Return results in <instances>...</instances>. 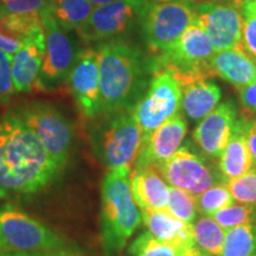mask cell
<instances>
[{"instance_id":"8fae6325","label":"cell","mask_w":256,"mask_h":256,"mask_svg":"<svg viewBox=\"0 0 256 256\" xmlns=\"http://www.w3.org/2000/svg\"><path fill=\"white\" fill-rule=\"evenodd\" d=\"M156 168L170 186L182 188L192 196H197L216 184L226 183L222 174L188 146L179 147L174 156Z\"/></svg>"},{"instance_id":"7402d4cb","label":"cell","mask_w":256,"mask_h":256,"mask_svg":"<svg viewBox=\"0 0 256 256\" xmlns=\"http://www.w3.org/2000/svg\"><path fill=\"white\" fill-rule=\"evenodd\" d=\"M252 168H254V164H252L250 151L246 142L241 120H238L228 145L220 156V174L226 182L241 177Z\"/></svg>"},{"instance_id":"ac0fdd59","label":"cell","mask_w":256,"mask_h":256,"mask_svg":"<svg viewBox=\"0 0 256 256\" xmlns=\"http://www.w3.org/2000/svg\"><path fill=\"white\" fill-rule=\"evenodd\" d=\"M134 202L142 210H166L170 186L156 165L133 168L130 174Z\"/></svg>"},{"instance_id":"44dd1931","label":"cell","mask_w":256,"mask_h":256,"mask_svg":"<svg viewBox=\"0 0 256 256\" xmlns=\"http://www.w3.org/2000/svg\"><path fill=\"white\" fill-rule=\"evenodd\" d=\"M222 92L215 82L196 78L185 83L182 95V110L188 119L200 121L220 104Z\"/></svg>"},{"instance_id":"ab89813d","label":"cell","mask_w":256,"mask_h":256,"mask_svg":"<svg viewBox=\"0 0 256 256\" xmlns=\"http://www.w3.org/2000/svg\"><path fill=\"white\" fill-rule=\"evenodd\" d=\"M144 2H146L147 5H152V4H162V2H172V0H142Z\"/></svg>"},{"instance_id":"5b68a950","label":"cell","mask_w":256,"mask_h":256,"mask_svg":"<svg viewBox=\"0 0 256 256\" xmlns=\"http://www.w3.org/2000/svg\"><path fill=\"white\" fill-rule=\"evenodd\" d=\"M183 84L170 66L153 70L145 94L133 107L134 119L142 130V140L182 110Z\"/></svg>"},{"instance_id":"7a4b0ae2","label":"cell","mask_w":256,"mask_h":256,"mask_svg":"<svg viewBox=\"0 0 256 256\" xmlns=\"http://www.w3.org/2000/svg\"><path fill=\"white\" fill-rule=\"evenodd\" d=\"M98 51L101 107L107 114L132 110L147 86L150 66L136 46L122 40L102 43Z\"/></svg>"},{"instance_id":"5bb4252c","label":"cell","mask_w":256,"mask_h":256,"mask_svg":"<svg viewBox=\"0 0 256 256\" xmlns=\"http://www.w3.org/2000/svg\"><path fill=\"white\" fill-rule=\"evenodd\" d=\"M66 78L82 114L87 118L98 116L102 112L98 51H80Z\"/></svg>"},{"instance_id":"30bf717a","label":"cell","mask_w":256,"mask_h":256,"mask_svg":"<svg viewBox=\"0 0 256 256\" xmlns=\"http://www.w3.org/2000/svg\"><path fill=\"white\" fill-rule=\"evenodd\" d=\"M194 19L212 40L215 51L244 48L238 0H194Z\"/></svg>"},{"instance_id":"f35d334b","label":"cell","mask_w":256,"mask_h":256,"mask_svg":"<svg viewBox=\"0 0 256 256\" xmlns=\"http://www.w3.org/2000/svg\"><path fill=\"white\" fill-rule=\"evenodd\" d=\"M118 2V0H90L92 6H95V8L106 5V4H110V2Z\"/></svg>"},{"instance_id":"4dcf8cb0","label":"cell","mask_w":256,"mask_h":256,"mask_svg":"<svg viewBox=\"0 0 256 256\" xmlns=\"http://www.w3.org/2000/svg\"><path fill=\"white\" fill-rule=\"evenodd\" d=\"M242 16V42L256 62V0H238Z\"/></svg>"},{"instance_id":"8992f818","label":"cell","mask_w":256,"mask_h":256,"mask_svg":"<svg viewBox=\"0 0 256 256\" xmlns=\"http://www.w3.org/2000/svg\"><path fill=\"white\" fill-rule=\"evenodd\" d=\"M0 242L8 252L66 255L58 235L11 206L0 208Z\"/></svg>"},{"instance_id":"b9f144b4","label":"cell","mask_w":256,"mask_h":256,"mask_svg":"<svg viewBox=\"0 0 256 256\" xmlns=\"http://www.w3.org/2000/svg\"><path fill=\"white\" fill-rule=\"evenodd\" d=\"M4 248H2V242H0V256H2V254H4Z\"/></svg>"},{"instance_id":"60d3db41","label":"cell","mask_w":256,"mask_h":256,"mask_svg":"<svg viewBox=\"0 0 256 256\" xmlns=\"http://www.w3.org/2000/svg\"><path fill=\"white\" fill-rule=\"evenodd\" d=\"M4 14V8H2V0H0V16Z\"/></svg>"},{"instance_id":"603a6c76","label":"cell","mask_w":256,"mask_h":256,"mask_svg":"<svg viewBox=\"0 0 256 256\" xmlns=\"http://www.w3.org/2000/svg\"><path fill=\"white\" fill-rule=\"evenodd\" d=\"M51 16L66 31H78L94 11L90 0H56L49 5Z\"/></svg>"},{"instance_id":"2e32d148","label":"cell","mask_w":256,"mask_h":256,"mask_svg":"<svg viewBox=\"0 0 256 256\" xmlns=\"http://www.w3.org/2000/svg\"><path fill=\"white\" fill-rule=\"evenodd\" d=\"M46 52V38L42 24L24 37L23 43L12 57L11 72L14 92H28L40 86L42 64Z\"/></svg>"},{"instance_id":"6da1fadb","label":"cell","mask_w":256,"mask_h":256,"mask_svg":"<svg viewBox=\"0 0 256 256\" xmlns=\"http://www.w3.org/2000/svg\"><path fill=\"white\" fill-rule=\"evenodd\" d=\"M58 170L19 114L0 115V197L37 192Z\"/></svg>"},{"instance_id":"52a82bcc","label":"cell","mask_w":256,"mask_h":256,"mask_svg":"<svg viewBox=\"0 0 256 256\" xmlns=\"http://www.w3.org/2000/svg\"><path fill=\"white\" fill-rule=\"evenodd\" d=\"M214 54L215 48L212 40L194 19L174 46L158 57L153 64V70L160 66H170L184 86L192 80L214 76L210 69V60Z\"/></svg>"},{"instance_id":"8d00e7d4","label":"cell","mask_w":256,"mask_h":256,"mask_svg":"<svg viewBox=\"0 0 256 256\" xmlns=\"http://www.w3.org/2000/svg\"><path fill=\"white\" fill-rule=\"evenodd\" d=\"M2 256H66V255H57V254H42V252H5Z\"/></svg>"},{"instance_id":"e575fe53","label":"cell","mask_w":256,"mask_h":256,"mask_svg":"<svg viewBox=\"0 0 256 256\" xmlns=\"http://www.w3.org/2000/svg\"><path fill=\"white\" fill-rule=\"evenodd\" d=\"M241 124L252 158V164L256 168V119H242Z\"/></svg>"},{"instance_id":"4fadbf2b","label":"cell","mask_w":256,"mask_h":256,"mask_svg":"<svg viewBox=\"0 0 256 256\" xmlns=\"http://www.w3.org/2000/svg\"><path fill=\"white\" fill-rule=\"evenodd\" d=\"M42 26L46 38V52L42 64L40 86L56 84L68 78L75 63V44L69 37L68 31L60 28L49 11V6L42 12Z\"/></svg>"},{"instance_id":"f1b7e54d","label":"cell","mask_w":256,"mask_h":256,"mask_svg":"<svg viewBox=\"0 0 256 256\" xmlns=\"http://www.w3.org/2000/svg\"><path fill=\"white\" fill-rule=\"evenodd\" d=\"M211 217L223 229L228 230L241 224L256 222V206L250 204L234 203L232 206L218 210Z\"/></svg>"},{"instance_id":"d6986e66","label":"cell","mask_w":256,"mask_h":256,"mask_svg":"<svg viewBox=\"0 0 256 256\" xmlns=\"http://www.w3.org/2000/svg\"><path fill=\"white\" fill-rule=\"evenodd\" d=\"M142 222L154 238L174 246L178 250L196 247L194 224L178 220L168 210H142Z\"/></svg>"},{"instance_id":"83f0119b","label":"cell","mask_w":256,"mask_h":256,"mask_svg":"<svg viewBox=\"0 0 256 256\" xmlns=\"http://www.w3.org/2000/svg\"><path fill=\"white\" fill-rule=\"evenodd\" d=\"M166 210L185 223L194 224L197 220V208L194 203V196L182 188L170 186Z\"/></svg>"},{"instance_id":"ffe728a7","label":"cell","mask_w":256,"mask_h":256,"mask_svg":"<svg viewBox=\"0 0 256 256\" xmlns=\"http://www.w3.org/2000/svg\"><path fill=\"white\" fill-rule=\"evenodd\" d=\"M214 76H218L236 88L256 82V62L244 48L215 51L210 60Z\"/></svg>"},{"instance_id":"74e56055","label":"cell","mask_w":256,"mask_h":256,"mask_svg":"<svg viewBox=\"0 0 256 256\" xmlns=\"http://www.w3.org/2000/svg\"><path fill=\"white\" fill-rule=\"evenodd\" d=\"M180 256H209L206 254V252H204L202 249H200L197 247H192L190 249H186V250H184L182 252Z\"/></svg>"},{"instance_id":"836d02e7","label":"cell","mask_w":256,"mask_h":256,"mask_svg":"<svg viewBox=\"0 0 256 256\" xmlns=\"http://www.w3.org/2000/svg\"><path fill=\"white\" fill-rule=\"evenodd\" d=\"M12 56L0 50V104H5L14 92L11 72Z\"/></svg>"},{"instance_id":"f546056e","label":"cell","mask_w":256,"mask_h":256,"mask_svg":"<svg viewBox=\"0 0 256 256\" xmlns=\"http://www.w3.org/2000/svg\"><path fill=\"white\" fill-rule=\"evenodd\" d=\"M26 36L23 28L11 14L0 16V50L8 55H14Z\"/></svg>"},{"instance_id":"3957f363","label":"cell","mask_w":256,"mask_h":256,"mask_svg":"<svg viewBox=\"0 0 256 256\" xmlns=\"http://www.w3.org/2000/svg\"><path fill=\"white\" fill-rule=\"evenodd\" d=\"M142 223L130 176L107 172L101 188V244L106 254H119Z\"/></svg>"},{"instance_id":"7bdbcfd3","label":"cell","mask_w":256,"mask_h":256,"mask_svg":"<svg viewBox=\"0 0 256 256\" xmlns=\"http://www.w3.org/2000/svg\"><path fill=\"white\" fill-rule=\"evenodd\" d=\"M46 2L48 5H51V4H54V2H55L56 0H46Z\"/></svg>"},{"instance_id":"277c9868","label":"cell","mask_w":256,"mask_h":256,"mask_svg":"<svg viewBox=\"0 0 256 256\" xmlns=\"http://www.w3.org/2000/svg\"><path fill=\"white\" fill-rule=\"evenodd\" d=\"M96 142L98 153L108 172L130 176L142 145V130L132 110L110 114Z\"/></svg>"},{"instance_id":"1f68e13d","label":"cell","mask_w":256,"mask_h":256,"mask_svg":"<svg viewBox=\"0 0 256 256\" xmlns=\"http://www.w3.org/2000/svg\"><path fill=\"white\" fill-rule=\"evenodd\" d=\"M226 185L238 203L256 206V168L249 170L241 177L226 180Z\"/></svg>"},{"instance_id":"d6a6232c","label":"cell","mask_w":256,"mask_h":256,"mask_svg":"<svg viewBox=\"0 0 256 256\" xmlns=\"http://www.w3.org/2000/svg\"><path fill=\"white\" fill-rule=\"evenodd\" d=\"M4 12L20 17H40L48 6L46 0H2Z\"/></svg>"},{"instance_id":"9a60e30c","label":"cell","mask_w":256,"mask_h":256,"mask_svg":"<svg viewBox=\"0 0 256 256\" xmlns=\"http://www.w3.org/2000/svg\"><path fill=\"white\" fill-rule=\"evenodd\" d=\"M238 112L232 100L217 106L200 121L194 132V140L206 156L218 159L232 136Z\"/></svg>"},{"instance_id":"484cf974","label":"cell","mask_w":256,"mask_h":256,"mask_svg":"<svg viewBox=\"0 0 256 256\" xmlns=\"http://www.w3.org/2000/svg\"><path fill=\"white\" fill-rule=\"evenodd\" d=\"M194 203L200 216L211 217L218 210L235 203V200L226 183H220L194 196Z\"/></svg>"},{"instance_id":"ee69618b","label":"cell","mask_w":256,"mask_h":256,"mask_svg":"<svg viewBox=\"0 0 256 256\" xmlns=\"http://www.w3.org/2000/svg\"><path fill=\"white\" fill-rule=\"evenodd\" d=\"M252 256H256V252H254V254H252Z\"/></svg>"},{"instance_id":"4316f807","label":"cell","mask_w":256,"mask_h":256,"mask_svg":"<svg viewBox=\"0 0 256 256\" xmlns=\"http://www.w3.org/2000/svg\"><path fill=\"white\" fill-rule=\"evenodd\" d=\"M128 252L132 256H180L183 252L174 246L160 241L150 232L140 234L130 243Z\"/></svg>"},{"instance_id":"e0dca14e","label":"cell","mask_w":256,"mask_h":256,"mask_svg":"<svg viewBox=\"0 0 256 256\" xmlns=\"http://www.w3.org/2000/svg\"><path fill=\"white\" fill-rule=\"evenodd\" d=\"M188 132V124L179 112L162 122L142 140V150L133 168L159 165L172 156L180 147Z\"/></svg>"},{"instance_id":"cb8c5ba5","label":"cell","mask_w":256,"mask_h":256,"mask_svg":"<svg viewBox=\"0 0 256 256\" xmlns=\"http://www.w3.org/2000/svg\"><path fill=\"white\" fill-rule=\"evenodd\" d=\"M256 252V222L226 230L220 256H252Z\"/></svg>"},{"instance_id":"ba28073f","label":"cell","mask_w":256,"mask_h":256,"mask_svg":"<svg viewBox=\"0 0 256 256\" xmlns=\"http://www.w3.org/2000/svg\"><path fill=\"white\" fill-rule=\"evenodd\" d=\"M192 20L194 0L148 5L140 19L147 46L158 57L174 46Z\"/></svg>"},{"instance_id":"d590c367","label":"cell","mask_w":256,"mask_h":256,"mask_svg":"<svg viewBox=\"0 0 256 256\" xmlns=\"http://www.w3.org/2000/svg\"><path fill=\"white\" fill-rule=\"evenodd\" d=\"M240 101L246 110L256 113V82L240 88Z\"/></svg>"},{"instance_id":"d4e9b609","label":"cell","mask_w":256,"mask_h":256,"mask_svg":"<svg viewBox=\"0 0 256 256\" xmlns=\"http://www.w3.org/2000/svg\"><path fill=\"white\" fill-rule=\"evenodd\" d=\"M194 241L197 247L209 256H220L222 252L226 229L212 217L202 216L194 223Z\"/></svg>"},{"instance_id":"9c48e42d","label":"cell","mask_w":256,"mask_h":256,"mask_svg":"<svg viewBox=\"0 0 256 256\" xmlns=\"http://www.w3.org/2000/svg\"><path fill=\"white\" fill-rule=\"evenodd\" d=\"M18 114L57 166L62 168L68 160L72 144V130L68 120L55 107L43 102L24 106Z\"/></svg>"},{"instance_id":"7c38bea8","label":"cell","mask_w":256,"mask_h":256,"mask_svg":"<svg viewBox=\"0 0 256 256\" xmlns=\"http://www.w3.org/2000/svg\"><path fill=\"white\" fill-rule=\"evenodd\" d=\"M142 0H118L98 6L78 34L86 43L118 40L142 19L147 8Z\"/></svg>"}]
</instances>
